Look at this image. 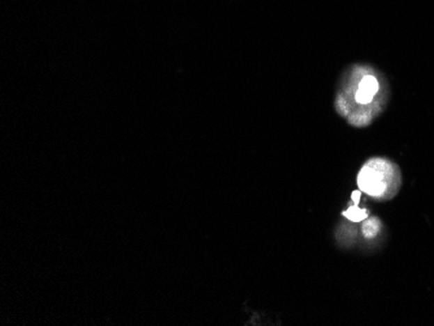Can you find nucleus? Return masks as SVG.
Returning a JSON list of instances; mask_svg holds the SVG:
<instances>
[{
    "mask_svg": "<svg viewBox=\"0 0 434 326\" xmlns=\"http://www.w3.org/2000/svg\"><path fill=\"white\" fill-rule=\"evenodd\" d=\"M382 86L371 67L350 68L341 81L336 98L338 114L355 127L367 126L381 111Z\"/></svg>",
    "mask_w": 434,
    "mask_h": 326,
    "instance_id": "f257e3e1",
    "label": "nucleus"
},
{
    "mask_svg": "<svg viewBox=\"0 0 434 326\" xmlns=\"http://www.w3.org/2000/svg\"><path fill=\"white\" fill-rule=\"evenodd\" d=\"M401 185V176L396 165L384 157L369 159L357 174V186L376 201L393 196Z\"/></svg>",
    "mask_w": 434,
    "mask_h": 326,
    "instance_id": "f03ea898",
    "label": "nucleus"
},
{
    "mask_svg": "<svg viewBox=\"0 0 434 326\" xmlns=\"http://www.w3.org/2000/svg\"><path fill=\"white\" fill-rule=\"evenodd\" d=\"M381 229V222L376 217H371V219H366L363 221V225H362V233L366 238H373L375 235H377V233Z\"/></svg>",
    "mask_w": 434,
    "mask_h": 326,
    "instance_id": "7ed1b4c3",
    "label": "nucleus"
},
{
    "mask_svg": "<svg viewBox=\"0 0 434 326\" xmlns=\"http://www.w3.org/2000/svg\"><path fill=\"white\" fill-rule=\"evenodd\" d=\"M342 216L346 217L348 220L352 221V222H360V221H364L368 217L367 210L364 208H359L357 204L350 207L348 211L342 212Z\"/></svg>",
    "mask_w": 434,
    "mask_h": 326,
    "instance_id": "20e7f679",
    "label": "nucleus"
},
{
    "mask_svg": "<svg viewBox=\"0 0 434 326\" xmlns=\"http://www.w3.org/2000/svg\"><path fill=\"white\" fill-rule=\"evenodd\" d=\"M360 195H362V192H360V190H359V192H352V195H351L352 199H354V203H355L357 205L359 204V202H360Z\"/></svg>",
    "mask_w": 434,
    "mask_h": 326,
    "instance_id": "39448f33",
    "label": "nucleus"
}]
</instances>
